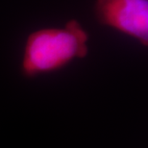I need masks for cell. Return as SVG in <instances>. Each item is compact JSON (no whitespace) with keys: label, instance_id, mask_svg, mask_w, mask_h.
I'll return each mask as SVG.
<instances>
[{"label":"cell","instance_id":"1","mask_svg":"<svg viewBox=\"0 0 148 148\" xmlns=\"http://www.w3.org/2000/svg\"><path fill=\"white\" fill-rule=\"evenodd\" d=\"M88 34L79 21L71 19L64 27L42 28L29 35L21 61L27 78L59 71L88 52Z\"/></svg>","mask_w":148,"mask_h":148},{"label":"cell","instance_id":"2","mask_svg":"<svg viewBox=\"0 0 148 148\" xmlns=\"http://www.w3.org/2000/svg\"><path fill=\"white\" fill-rule=\"evenodd\" d=\"M94 16L101 25L147 47L148 0H96Z\"/></svg>","mask_w":148,"mask_h":148}]
</instances>
